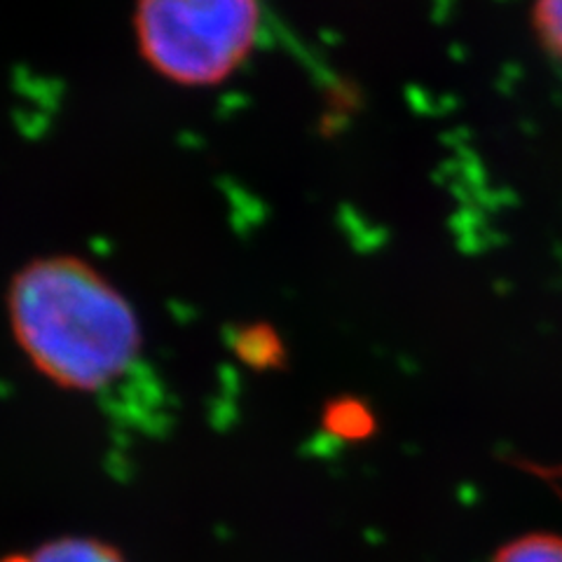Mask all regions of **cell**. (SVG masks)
Here are the masks:
<instances>
[{"instance_id":"3","label":"cell","mask_w":562,"mask_h":562,"mask_svg":"<svg viewBox=\"0 0 562 562\" xmlns=\"http://www.w3.org/2000/svg\"><path fill=\"white\" fill-rule=\"evenodd\" d=\"M5 562H127L113 547L97 539H57Z\"/></svg>"},{"instance_id":"1","label":"cell","mask_w":562,"mask_h":562,"mask_svg":"<svg viewBox=\"0 0 562 562\" xmlns=\"http://www.w3.org/2000/svg\"><path fill=\"white\" fill-rule=\"evenodd\" d=\"M8 310L24 355L68 390H99L138 355L140 328L130 301L80 258L29 262L12 281Z\"/></svg>"},{"instance_id":"5","label":"cell","mask_w":562,"mask_h":562,"mask_svg":"<svg viewBox=\"0 0 562 562\" xmlns=\"http://www.w3.org/2000/svg\"><path fill=\"white\" fill-rule=\"evenodd\" d=\"M532 24L547 52L562 59V0H535Z\"/></svg>"},{"instance_id":"4","label":"cell","mask_w":562,"mask_h":562,"mask_svg":"<svg viewBox=\"0 0 562 562\" xmlns=\"http://www.w3.org/2000/svg\"><path fill=\"white\" fill-rule=\"evenodd\" d=\"M492 562H562V537L549 532L525 535L504 543Z\"/></svg>"},{"instance_id":"2","label":"cell","mask_w":562,"mask_h":562,"mask_svg":"<svg viewBox=\"0 0 562 562\" xmlns=\"http://www.w3.org/2000/svg\"><path fill=\"white\" fill-rule=\"evenodd\" d=\"M138 55L181 87H214L233 78L262 35L260 0H136Z\"/></svg>"}]
</instances>
